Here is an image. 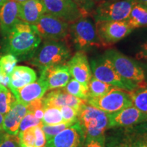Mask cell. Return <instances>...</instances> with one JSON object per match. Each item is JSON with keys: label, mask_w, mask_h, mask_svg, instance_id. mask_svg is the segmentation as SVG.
Listing matches in <instances>:
<instances>
[{"label": "cell", "mask_w": 147, "mask_h": 147, "mask_svg": "<svg viewBox=\"0 0 147 147\" xmlns=\"http://www.w3.org/2000/svg\"><path fill=\"white\" fill-rule=\"evenodd\" d=\"M80 9L83 17H88L91 15L92 12L97 5L95 0H71Z\"/></svg>", "instance_id": "cell-32"}, {"label": "cell", "mask_w": 147, "mask_h": 147, "mask_svg": "<svg viewBox=\"0 0 147 147\" xmlns=\"http://www.w3.org/2000/svg\"><path fill=\"white\" fill-rule=\"evenodd\" d=\"M138 2L142 3V4L147 6V0H138Z\"/></svg>", "instance_id": "cell-43"}, {"label": "cell", "mask_w": 147, "mask_h": 147, "mask_svg": "<svg viewBox=\"0 0 147 147\" xmlns=\"http://www.w3.org/2000/svg\"><path fill=\"white\" fill-rule=\"evenodd\" d=\"M138 0H110L97 3L91 15L95 23L126 21Z\"/></svg>", "instance_id": "cell-7"}, {"label": "cell", "mask_w": 147, "mask_h": 147, "mask_svg": "<svg viewBox=\"0 0 147 147\" xmlns=\"http://www.w3.org/2000/svg\"><path fill=\"white\" fill-rule=\"evenodd\" d=\"M74 123H71L67 122H63L61 123L56 124V125H45L42 124V129L43 130L44 133L45 134L46 139L47 141L49 140L53 137L57 135L59 133L62 131L63 130L65 129L66 128L69 127L71 125H72Z\"/></svg>", "instance_id": "cell-29"}, {"label": "cell", "mask_w": 147, "mask_h": 147, "mask_svg": "<svg viewBox=\"0 0 147 147\" xmlns=\"http://www.w3.org/2000/svg\"><path fill=\"white\" fill-rule=\"evenodd\" d=\"M18 135L21 145L29 147L35 146L36 136L34 133V127L27 129L24 131L18 132Z\"/></svg>", "instance_id": "cell-33"}, {"label": "cell", "mask_w": 147, "mask_h": 147, "mask_svg": "<svg viewBox=\"0 0 147 147\" xmlns=\"http://www.w3.org/2000/svg\"><path fill=\"white\" fill-rule=\"evenodd\" d=\"M20 147H29V146H23V145H21V146H20Z\"/></svg>", "instance_id": "cell-48"}, {"label": "cell", "mask_w": 147, "mask_h": 147, "mask_svg": "<svg viewBox=\"0 0 147 147\" xmlns=\"http://www.w3.org/2000/svg\"><path fill=\"white\" fill-rule=\"evenodd\" d=\"M86 103L108 114L117 113L132 105L129 91L117 87H113L102 97L88 99Z\"/></svg>", "instance_id": "cell-11"}, {"label": "cell", "mask_w": 147, "mask_h": 147, "mask_svg": "<svg viewBox=\"0 0 147 147\" xmlns=\"http://www.w3.org/2000/svg\"><path fill=\"white\" fill-rule=\"evenodd\" d=\"M42 122L43 124L49 125H56L65 122L61 114L60 110L59 108L48 106L45 108L43 118L42 119Z\"/></svg>", "instance_id": "cell-27"}, {"label": "cell", "mask_w": 147, "mask_h": 147, "mask_svg": "<svg viewBox=\"0 0 147 147\" xmlns=\"http://www.w3.org/2000/svg\"><path fill=\"white\" fill-rule=\"evenodd\" d=\"M17 62L18 59L15 56L11 54H6L0 57V67L9 76Z\"/></svg>", "instance_id": "cell-31"}, {"label": "cell", "mask_w": 147, "mask_h": 147, "mask_svg": "<svg viewBox=\"0 0 147 147\" xmlns=\"http://www.w3.org/2000/svg\"><path fill=\"white\" fill-rule=\"evenodd\" d=\"M42 122L38 125L34 127V133L36 136V142L34 147H46L47 139L45 134L42 129Z\"/></svg>", "instance_id": "cell-36"}, {"label": "cell", "mask_w": 147, "mask_h": 147, "mask_svg": "<svg viewBox=\"0 0 147 147\" xmlns=\"http://www.w3.org/2000/svg\"><path fill=\"white\" fill-rule=\"evenodd\" d=\"M78 121L86 138L104 136L108 129V113L87 103L79 112Z\"/></svg>", "instance_id": "cell-5"}, {"label": "cell", "mask_w": 147, "mask_h": 147, "mask_svg": "<svg viewBox=\"0 0 147 147\" xmlns=\"http://www.w3.org/2000/svg\"><path fill=\"white\" fill-rule=\"evenodd\" d=\"M59 108L65 122L75 123L78 121V112L75 108L69 106H61Z\"/></svg>", "instance_id": "cell-35"}, {"label": "cell", "mask_w": 147, "mask_h": 147, "mask_svg": "<svg viewBox=\"0 0 147 147\" xmlns=\"http://www.w3.org/2000/svg\"><path fill=\"white\" fill-rule=\"evenodd\" d=\"M42 99L45 108L48 106L57 108L69 106L75 108L78 113L82 106L86 104L85 101L69 94L63 88L51 90L50 92L44 95Z\"/></svg>", "instance_id": "cell-16"}, {"label": "cell", "mask_w": 147, "mask_h": 147, "mask_svg": "<svg viewBox=\"0 0 147 147\" xmlns=\"http://www.w3.org/2000/svg\"><path fill=\"white\" fill-rule=\"evenodd\" d=\"M20 139L18 134L12 135L0 129V147H20Z\"/></svg>", "instance_id": "cell-30"}, {"label": "cell", "mask_w": 147, "mask_h": 147, "mask_svg": "<svg viewBox=\"0 0 147 147\" xmlns=\"http://www.w3.org/2000/svg\"><path fill=\"white\" fill-rule=\"evenodd\" d=\"M136 57L138 61H144L147 63V41L140 46L139 51L136 55Z\"/></svg>", "instance_id": "cell-39"}, {"label": "cell", "mask_w": 147, "mask_h": 147, "mask_svg": "<svg viewBox=\"0 0 147 147\" xmlns=\"http://www.w3.org/2000/svg\"><path fill=\"white\" fill-rule=\"evenodd\" d=\"M132 105L147 115V83L129 91Z\"/></svg>", "instance_id": "cell-24"}, {"label": "cell", "mask_w": 147, "mask_h": 147, "mask_svg": "<svg viewBox=\"0 0 147 147\" xmlns=\"http://www.w3.org/2000/svg\"><path fill=\"white\" fill-rule=\"evenodd\" d=\"M69 38L78 51L91 47H102L95 25L87 17H82L69 24Z\"/></svg>", "instance_id": "cell-8"}, {"label": "cell", "mask_w": 147, "mask_h": 147, "mask_svg": "<svg viewBox=\"0 0 147 147\" xmlns=\"http://www.w3.org/2000/svg\"><path fill=\"white\" fill-rule=\"evenodd\" d=\"M42 123V121L37 119L32 113H27L25 117L22 119L20 123L18 132L24 131L27 129L38 125Z\"/></svg>", "instance_id": "cell-34"}, {"label": "cell", "mask_w": 147, "mask_h": 147, "mask_svg": "<svg viewBox=\"0 0 147 147\" xmlns=\"http://www.w3.org/2000/svg\"><path fill=\"white\" fill-rule=\"evenodd\" d=\"M63 89L69 94L78 97L85 102L89 98L88 86L77 81L74 78H71Z\"/></svg>", "instance_id": "cell-26"}, {"label": "cell", "mask_w": 147, "mask_h": 147, "mask_svg": "<svg viewBox=\"0 0 147 147\" xmlns=\"http://www.w3.org/2000/svg\"><path fill=\"white\" fill-rule=\"evenodd\" d=\"M8 82L9 76L7 74H5L0 67V84L7 87H8Z\"/></svg>", "instance_id": "cell-40"}, {"label": "cell", "mask_w": 147, "mask_h": 147, "mask_svg": "<svg viewBox=\"0 0 147 147\" xmlns=\"http://www.w3.org/2000/svg\"><path fill=\"white\" fill-rule=\"evenodd\" d=\"M46 13L56 16L68 23L83 17L78 6L71 0H42Z\"/></svg>", "instance_id": "cell-12"}, {"label": "cell", "mask_w": 147, "mask_h": 147, "mask_svg": "<svg viewBox=\"0 0 147 147\" xmlns=\"http://www.w3.org/2000/svg\"><path fill=\"white\" fill-rule=\"evenodd\" d=\"M16 101L15 97L10 91L5 87L0 91V113L6 115Z\"/></svg>", "instance_id": "cell-28"}, {"label": "cell", "mask_w": 147, "mask_h": 147, "mask_svg": "<svg viewBox=\"0 0 147 147\" xmlns=\"http://www.w3.org/2000/svg\"><path fill=\"white\" fill-rule=\"evenodd\" d=\"M19 3L14 0H7L0 9V30L5 37L14 25L21 21L18 16Z\"/></svg>", "instance_id": "cell-19"}, {"label": "cell", "mask_w": 147, "mask_h": 147, "mask_svg": "<svg viewBox=\"0 0 147 147\" xmlns=\"http://www.w3.org/2000/svg\"><path fill=\"white\" fill-rule=\"evenodd\" d=\"M113 87H115L92 76L88 83V90H89L88 99L102 97L109 92Z\"/></svg>", "instance_id": "cell-25"}, {"label": "cell", "mask_w": 147, "mask_h": 147, "mask_svg": "<svg viewBox=\"0 0 147 147\" xmlns=\"http://www.w3.org/2000/svg\"><path fill=\"white\" fill-rule=\"evenodd\" d=\"M37 80V74L34 69L27 66H15L9 75L8 87L10 91L20 89Z\"/></svg>", "instance_id": "cell-22"}, {"label": "cell", "mask_w": 147, "mask_h": 147, "mask_svg": "<svg viewBox=\"0 0 147 147\" xmlns=\"http://www.w3.org/2000/svg\"><path fill=\"white\" fill-rule=\"evenodd\" d=\"M34 25L45 40L67 41L69 38V23L50 14H44Z\"/></svg>", "instance_id": "cell-9"}, {"label": "cell", "mask_w": 147, "mask_h": 147, "mask_svg": "<svg viewBox=\"0 0 147 147\" xmlns=\"http://www.w3.org/2000/svg\"><path fill=\"white\" fill-rule=\"evenodd\" d=\"M28 113L27 106L17 100L5 117H3L2 129L9 134L16 135L18 134L20 123L22 119Z\"/></svg>", "instance_id": "cell-21"}, {"label": "cell", "mask_w": 147, "mask_h": 147, "mask_svg": "<svg viewBox=\"0 0 147 147\" xmlns=\"http://www.w3.org/2000/svg\"><path fill=\"white\" fill-rule=\"evenodd\" d=\"M95 25L101 47L105 48L124 39L134 31L126 21H100Z\"/></svg>", "instance_id": "cell-10"}, {"label": "cell", "mask_w": 147, "mask_h": 147, "mask_svg": "<svg viewBox=\"0 0 147 147\" xmlns=\"http://www.w3.org/2000/svg\"><path fill=\"white\" fill-rule=\"evenodd\" d=\"M127 23L132 29L147 27V6L138 2L134 5L127 19Z\"/></svg>", "instance_id": "cell-23"}, {"label": "cell", "mask_w": 147, "mask_h": 147, "mask_svg": "<svg viewBox=\"0 0 147 147\" xmlns=\"http://www.w3.org/2000/svg\"><path fill=\"white\" fill-rule=\"evenodd\" d=\"M5 87H4V86H3V85H1V84H0V91H2V90L4 89Z\"/></svg>", "instance_id": "cell-47"}, {"label": "cell", "mask_w": 147, "mask_h": 147, "mask_svg": "<svg viewBox=\"0 0 147 147\" xmlns=\"http://www.w3.org/2000/svg\"><path fill=\"white\" fill-rule=\"evenodd\" d=\"M71 76L77 81L88 86L93 76L87 54L83 51H78L66 62Z\"/></svg>", "instance_id": "cell-15"}, {"label": "cell", "mask_w": 147, "mask_h": 147, "mask_svg": "<svg viewBox=\"0 0 147 147\" xmlns=\"http://www.w3.org/2000/svg\"><path fill=\"white\" fill-rule=\"evenodd\" d=\"M104 56L111 62L123 78L138 84L140 87L147 83L144 69L136 60L114 49L106 51Z\"/></svg>", "instance_id": "cell-4"}, {"label": "cell", "mask_w": 147, "mask_h": 147, "mask_svg": "<svg viewBox=\"0 0 147 147\" xmlns=\"http://www.w3.org/2000/svg\"><path fill=\"white\" fill-rule=\"evenodd\" d=\"M85 135L78 121L47 141L46 147H84Z\"/></svg>", "instance_id": "cell-13"}, {"label": "cell", "mask_w": 147, "mask_h": 147, "mask_svg": "<svg viewBox=\"0 0 147 147\" xmlns=\"http://www.w3.org/2000/svg\"><path fill=\"white\" fill-rule=\"evenodd\" d=\"M44 112H45V108H40V109H38L33 113L35 117H36L37 119H40V120L42 121V118H43L44 116Z\"/></svg>", "instance_id": "cell-41"}, {"label": "cell", "mask_w": 147, "mask_h": 147, "mask_svg": "<svg viewBox=\"0 0 147 147\" xmlns=\"http://www.w3.org/2000/svg\"><path fill=\"white\" fill-rule=\"evenodd\" d=\"M3 50L18 60L29 59L42 42L34 25L19 21L7 35Z\"/></svg>", "instance_id": "cell-1"}, {"label": "cell", "mask_w": 147, "mask_h": 147, "mask_svg": "<svg viewBox=\"0 0 147 147\" xmlns=\"http://www.w3.org/2000/svg\"><path fill=\"white\" fill-rule=\"evenodd\" d=\"M48 91L46 82L41 78L20 89L11 91L18 102L27 106L32 101L43 97Z\"/></svg>", "instance_id": "cell-18"}, {"label": "cell", "mask_w": 147, "mask_h": 147, "mask_svg": "<svg viewBox=\"0 0 147 147\" xmlns=\"http://www.w3.org/2000/svg\"><path fill=\"white\" fill-rule=\"evenodd\" d=\"M105 136L98 138H87L84 147H105Z\"/></svg>", "instance_id": "cell-37"}, {"label": "cell", "mask_w": 147, "mask_h": 147, "mask_svg": "<svg viewBox=\"0 0 147 147\" xmlns=\"http://www.w3.org/2000/svg\"><path fill=\"white\" fill-rule=\"evenodd\" d=\"M90 66L93 77L113 87L127 91H131L140 87L138 84L123 78L104 55L93 59Z\"/></svg>", "instance_id": "cell-6"}, {"label": "cell", "mask_w": 147, "mask_h": 147, "mask_svg": "<svg viewBox=\"0 0 147 147\" xmlns=\"http://www.w3.org/2000/svg\"><path fill=\"white\" fill-rule=\"evenodd\" d=\"M7 0H0V9H1V7H2V5L4 4V3Z\"/></svg>", "instance_id": "cell-44"}, {"label": "cell", "mask_w": 147, "mask_h": 147, "mask_svg": "<svg viewBox=\"0 0 147 147\" xmlns=\"http://www.w3.org/2000/svg\"><path fill=\"white\" fill-rule=\"evenodd\" d=\"M14 1H16V2H18V3H23V2H25V1H28V0H14Z\"/></svg>", "instance_id": "cell-45"}, {"label": "cell", "mask_w": 147, "mask_h": 147, "mask_svg": "<svg viewBox=\"0 0 147 147\" xmlns=\"http://www.w3.org/2000/svg\"><path fill=\"white\" fill-rule=\"evenodd\" d=\"M27 110H28V113H33L35 110L40 109V108H45V105H44V102L43 99H37L32 101V102L29 103V104H27L26 106Z\"/></svg>", "instance_id": "cell-38"}, {"label": "cell", "mask_w": 147, "mask_h": 147, "mask_svg": "<svg viewBox=\"0 0 147 147\" xmlns=\"http://www.w3.org/2000/svg\"><path fill=\"white\" fill-rule=\"evenodd\" d=\"M67 41L45 40L29 59V63L40 70L51 66L65 64L71 57Z\"/></svg>", "instance_id": "cell-2"}, {"label": "cell", "mask_w": 147, "mask_h": 147, "mask_svg": "<svg viewBox=\"0 0 147 147\" xmlns=\"http://www.w3.org/2000/svg\"><path fill=\"white\" fill-rule=\"evenodd\" d=\"M108 129L126 127L147 122V115L137 109L133 105L128 106L117 113L108 114Z\"/></svg>", "instance_id": "cell-14"}, {"label": "cell", "mask_w": 147, "mask_h": 147, "mask_svg": "<svg viewBox=\"0 0 147 147\" xmlns=\"http://www.w3.org/2000/svg\"><path fill=\"white\" fill-rule=\"evenodd\" d=\"M110 1V0H95L97 4V3H100V2H103V1Z\"/></svg>", "instance_id": "cell-46"}, {"label": "cell", "mask_w": 147, "mask_h": 147, "mask_svg": "<svg viewBox=\"0 0 147 147\" xmlns=\"http://www.w3.org/2000/svg\"><path fill=\"white\" fill-rule=\"evenodd\" d=\"M3 121V116L2 114L0 113V129H2Z\"/></svg>", "instance_id": "cell-42"}, {"label": "cell", "mask_w": 147, "mask_h": 147, "mask_svg": "<svg viewBox=\"0 0 147 147\" xmlns=\"http://www.w3.org/2000/svg\"><path fill=\"white\" fill-rule=\"evenodd\" d=\"M45 13L46 9L42 0H28L19 3L18 16L24 23L35 25Z\"/></svg>", "instance_id": "cell-20"}, {"label": "cell", "mask_w": 147, "mask_h": 147, "mask_svg": "<svg viewBox=\"0 0 147 147\" xmlns=\"http://www.w3.org/2000/svg\"><path fill=\"white\" fill-rule=\"evenodd\" d=\"M47 84L49 90L63 88L71 79L66 63L51 66L40 70V77Z\"/></svg>", "instance_id": "cell-17"}, {"label": "cell", "mask_w": 147, "mask_h": 147, "mask_svg": "<svg viewBox=\"0 0 147 147\" xmlns=\"http://www.w3.org/2000/svg\"><path fill=\"white\" fill-rule=\"evenodd\" d=\"M105 138L106 147H147V122L113 128Z\"/></svg>", "instance_id": "cell-3"}]
</instances>
